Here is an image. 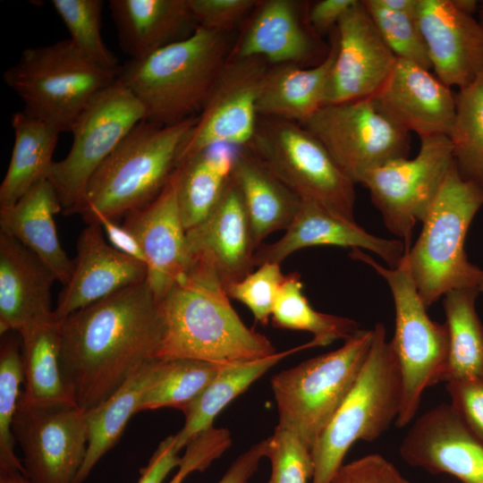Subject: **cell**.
<instances>
[{"label":"cell","instance_id":"f35d334b","mask_svg":"<svg viewBox=\"0 0 483 483\" xmlns=\"http://www.w3.org/2000/svg\"><path fill=\"white\" fill-rule=\"evenodd\" d=\"M0 347V471L24 467L14 453L12 424L23 381L21 341L10 332L2 335ZM26 474V473H25Z\"/></svg>","mask_w":483,"mask_h":483},{"label":"cell","instance_id":"7dc6e473","mask_svg":"<svg viewBox=\"0 0 483 483\" xmlns=\"http://www.w3.org/2000/svg\"><path fill=\"white\" fill-rule=\"evenodd\" d=\"M449 403L461 420L483 440V381L450 380Z\"/></svg>","mask_w":483,"mask_h":483},{"label":"cell","instance_id":"f907efd6","mask_svg":"<svg viewBox=\"0 0 483 483\" xmlns=\"http://www.w3.org/2000/svg\"><path fill=\"white\" fill-rule=\"evenodd\" d=\"M357 0H320L313 4L307 13L310 27L318 33L337 26L341 18Z\"/></svg>","mask_w":483,"mask_h":483},{"label":"cell","instance_id":"c3c4849f","mask_svg":"<svg viewBox=\"0 0 483 483\" xmlns=\"http://www.w3.org/2000/svg\"><path fill=\"white\" fill-rule=\"evenodd\" d=\"M178 453L174 436H167L159 444L148 465L140 470L137 483H162L174 468L179 467L182 457Z\"/></svg>","mask_w":483,"mask_h":483},{"label":"cell","instance_id":"11a10c76","mask_svg":"<svg viewBox=\"0 0 483 483\" xmlns=\"http://www.w3.org/2000/svg\"><path fill=\"white\" fill-rule=\"evenodd\" d=\"M453 5L460 11L473 15L478 12L479 3L476 0H451Z\"/></svg>","mask_w":483,"mask_h":483},{"label":"cell","instance_id":"ab89813d","mask_svg":"<svg viewBox=\"0 0 483 483\" xmlns=\"http://www.w3.org/2000/svg\"><path fill=\"white\" fill-rule=\"evenodd\" d=\"M51 3L70 33L69 40L79 52L104 68H121L101 37L103 1L52 0Z\"/></svg>","mask_w":483,"mask_h":483},{"label":"cell","instance_id":"3957f363","mask_svg":"<svg viewBox=\"0 0 483 483\" xmlns=\"http://www.w3.org/2000/svg\"><path fill=\"white\" fill-rule=\"evenodd\" d=\"M227 34L197 28L186 38L121 66L118 79L147 122L166 126L197 117L227 59Z\"/></svg>","mask_w":483,"mask_h":483},{"label":"cell","instance_id":"6f0895ef","mask_svg":"<svg viewBox=\"0 0 483 483\" xmlns=\"http://www.w3.org/2000/svg\"><path fill=\"white\" fill-rule=\"evenodd\" d=\"M479 293L483 294V269L481 270V276L478 286Z\"/></svg>","mask_w":483,"mask_h":483},{"label":"cell","instance_id":"5bb4252c","mask_svg":"<svg viewBox=\"0 0 483 483\" xmlns=\"http://www.w3.org/2000/svg\"><path fill=\"white\" fill-rule=\"evenodd\" d=\"M12 431L31 483H74L88 448L85 411L72 402L35 401L21 392Z\"/></svg>","mask_w":483,"mask_h":483},{"label":"cell","instance_id":"f1b7e54d","mask_svg":"<svg viewBox=\"0 0 483 483\" xmlns=\"http://www.w3.org/2000/svg\"><path fill=\"white\" fill-rule=\"evenodd\" d=\"M230 176L242 198L258 249L269 234L287 229L301 199L245 148H235Z\"/></svg>","mask_w":483,"mask_h":483},{"label":"cell","instance_id":"74e56055","mask_svg":"<svg viewBox=\"0 0 483 483\" xmlns=\"http://www.w3.org/2000/svg\"><path fill=\"white\" fill-rule=\"evenodd\" d=\"M224 365L192 359L162 360L157 376L142 395L139 411L165 407L182 411L203 392Z\"/></svg>","mask_w":483,"mask_h":483},{"label":"cell","instance_id":"83f0119b","mask_svg":"<svg viewBox=\"0 0 483 483\" xmlns=\"http://www.w3.org/2000/svg\"><path fill=\"white\" fill-rule=\"evenodd\" d=\"M337 47L335 30L329 49L318 64L310 68L296 64L269 66L257 103L258 116L301 124L325 106Z\"/></svg>","mask_w":483,"mask_h":483},{"label":"cell","instance_id":"8fae6325","mask_svg":"<svg viewBox=\"0 0 483 483\" xmlns=\"http://www.w3.org/2000/svg\"><path fill=\"white\" fill-rule=\"evenodd\" d=\"M144 120L142 105L119 79L81 112L70 130L72 144L69 153L53 163L47 175L64 214L80 215L94 173Z\"/></svg>","mask_w":483,"mask_h":483},{"label":"cell","instance_id":"d590c367","mask_svg":"<svg viewBox=\"0 0 483 483\" xmlns=\"http://www.w3.org/2000/svg\"><path fill=\"white\" fill-rule=\"evenodd\" d=\"M302 282L298 273L285 275L272 311L275 327L306 331L313 335L310 348L326 346L338 339L346 340L359 328L351 318L326 314L311 307L302 292Z\"/></svg>","mask_w":483,"mask_h":483},{"label":"cell","instance_id":"9c48e42d","mask_svg":"<svg viewBox=\"0 0 483 483\" xmlns=\"http://www.w3.org/2000/svg\"><path fill=\"white\" fill-rule=\"evenodd\" d=\"M372 340L373 328L359 329L337 350L274 375L278 425L311 449L354 386Z\"/></svg>","mask_w":483,"mask_h":483},{"label":"cell","instance_id":"f546056e","mask_svg":"<svg viewBox=\"0 0 483 483\" xmlns=\"http://www.w3.org/2000/svg\"><path fill=\"white\" fill-rule=\"evenodd\" d=\"M14 143L0 186V208L15 204L28 191L47 179L60 132L51 124L24 111L12 117Z\"/></svg>","mask_w":483,"mask_h":483},{"label":"cell","instance_id":"bcb514c9","mask_svg":"<svg viewBox=\"0 0 483 483\" xmlns=\"http://www.w3.org/2000/svg\"><path fill=\"white\" fill-rule=\"evenodd\" d=\"M331 483H410L396 467L378 453L343 464Z\"/></svg>","mask_w":483,"mask_h":483},{"label":"cell","instance_id":"ffe728a7","mask_svg":"<svg viewBox=\"0 0 483 483\" xmlns=\"http://www.w3.org/2000/svg\"><path fill=\"white\" fill-rule=\"evenodd\" d=\"M68 282L59 293L54 315L70 314L147 279L146 266L112 247L97 223L80 233Z\"/></svg>","mask_w":483,"mask_h":483},{"label":"cell","instance_id":"4316f807","mask_svg":"<svg viewBox=\"0 0 483 483\" xmlns=\"http://www.w3.org/2000/svg\"><path fill=\"white\" fill-rule=\"evenodd\" d=\"M108 6L130 59L181 40L197 28L188 0H111Z\"/></svg>","mask_w":483,"mask_h":483},{"label":"cell","instance_id":"d6986e66","mask_svg":"<svg viewBox=\"0 0 483 483\" xmlns=\"http://www.w3.org/2000/svg\"><path fill=\"white\" fill-rule=\"evenodd\" d=\"M418 22L431 67L448 87L471 84L483 72V27L451 0H419Z\"/></svg>","mask_w":483,"mask_h":483},{"label":"cell","instance_id":"30bf717a","mask_svg":"<svg viewBox=\"0 0 483 483\" xmlns=\"http://www.w3.org/2000/svg\"><path fill=\"white\" fill-rule=\"evenodd\" d=\"M245 148L301 199L355 221L354 183L301 124L258 116L254 136Z\"/></svg>","mask_w":483,"mask_h":483},{"label":"cell","instance_id":"4dcf8cb0","mask_svg":"<svg viewBox=\"0 0 483 483\" xmlns=\"http://www.w3.org/2000/svg\"><path fill=\"white\" fill-rule=\"evenodd\" d=\"M161 360L141 365L105 402L86 412L89 440L84 462L74 480L83 483L99 460L116 444L139 407L143 394L157 376Z\"/></svg>","mask_w":483,"mask_h":483},{"label":"cell","instance_id":"9a60e30c","mask_svg":"<svg viewBox=\"0 0 483 483\" xmlns=\"http://www.w3.org/2000/svg\"><path fill=\"white\" fill-rule=\"evenodd\" d=\"M268 68L259 57L227 56L181 147L176 166L216 146L249 145L256 131L257 103Z\"/></svg>","mask_w":483,"mask_h":483},{"label":"cell","instance_id":"7c38bea8","mask_svg":"<svg viewBox=\"0 0 483 483\" xmlns=\"http://www.w3.org/2000/svg\"><path fill=\"white\" fill-rule=\"evenodd\" d=\"M354 183L370 171L408 157L410 132L387 117L372 97L326 105L301 123Z\"/></svg>","mask_w":483,"mask_h":483},{"label":"cell","instance_id":"1f68e13d","mask_svg":"<svg viewBox=\"0 0 483 483\" xmlns=\"http://www.w3.org/2000/svg\"><path fill=\"white\" fill-rule=\"evenodd\" d=\"M309 348L307 343L266 358L224 365L203 392L182 409L185 422L174 435L177 449L180 451L197 435L212 427L222 410L268 369L289 355Z\"/></svg>","mask_w":483,"mask_h":483},{"label":"cell","instance_id":"52a82bcc","mask_svg":"<svg viewBox=\"0 0 483 483\" xmlns=\"http://www.w3.org/2000/svg\"><path fill=\"white\" fill-rule=\"evenodd\" d=\"M120 69L93 63L65 39L25 49L3 78L22 100L25 113L63 132L70 131L88 105L117 80Z\"/></svg>","mask_w":483,"mask_h":483},{"label":"cell","instance_id":"8d00e7d4","mask_svg":"<svg viewBox=\"0 0 483 483\" xmlns=\"http://www.w3.org/2000/svg\"><path fill=\"white\" fill-rule=\"evenodd\" d=\"M448 138L460 175L483 191V72L455 94V118Z\"/></svg>","mask_w":483,"mask_h":483},{"label":"cell","instance_id":"ee69618b","mask_svg":"<svg viewBox=\"0 0 483 483\" xmlns=\"http://www.w3.org/2000/svg\"><path fill=\"white\" fill-rule=\"evenodd\" d=\"M232 445L230 432L226 428L210 427L191 439L186 447L177 473L168 483H182L194 471H203L212 462L219 458Z\"/></svg>","mask_w":483,"mask_h":483},{"label":"cell","instance_id":"db71d44e","mask_svg":"<svg viewBox=\"0 0 483 483\" xmlns=\"http://www.w3.org/2000/svg\"><path fill=\"white\" fill-rule=\"evenodd\" d=\"M0 483H31L23 471L2 470L0 471Z\"/></svg>","mask_w":483,"mask_h":483},{"label":"cell","instance_id":"44dd1931","mask_svg":"<svg viewBox=\"0 0 483 483\" xmlns=\"http://www.w3.org/2000/svg\"><path fill=\"white\" fill-rule=\"evenodd\" d=\"M371 97L387 117L410 133L424 137L451 132L455 94L420 65L397 59L386 82Z\"/></svg>","mask_w":483,"mask_h":483},{"label":"cell","instance_id":"f6af8a7d","mask_svg":"<svg viewBox=\"0 0 483 483\" xmlns=\"http://www.w3.org/2000/svg\"><path fill=\"white\" fill-rule=\"evenodd\" d=\"M197 26L227 34L252 13L258 0H188Z\"/></svg>","mask_w":483,"mask_h":483},{"label":"cell","instance_id":"f5cc1de1","mask_svg":"<svg viewBox=\"0 0 483 483\" xmlns=\"http://www.w3.org/2000/svg\"><path fill=\"white\" fill-rule=\"evenodd\" d=\"M379 3L392 10L415 11L418 8L419 0H378Z\"/></svg>","mask_w":483,"mask_h":483},{"label":"cell","instance_id":"603a6c76","mask_svg":"<svg viewBox=\"0 0 483 483\" xmlns=\"http://www.w3.org/2000/svg\"><path fill=\"white\" fill-rule=\"evenodd\" d=\"M186 235L191 255L211 261L225 287L255 267L258 247L242 198L231 176L213 210L187 230Z\"/></svg>","mask_w":483,"mask_h":483},{"label":"cell","instance_id":"7a4b0ae2","mask_svg":"<svg viewBox=\"0 0 483 483\" xmlns=\"http://www.w3.org/2000/svg\"><path fill=\"white\" fill-rule=\"evenodd\" d=\"M186 274L157 301L162 335L156 359L240 363L276 353L232 307L215 266L198 255Z\"/></svg>","mask_w":483,"mask_h":483},{"label":"cell","instance_id":"7bdbcfd3","mask_svg":"<svg viewBox=\"0 0 483 483\" xmlns=\"http://www.w3.org/2000/svg\"><path fill=\"white\" fill-rule=\"evenodd\" d=\"M280 264L264 263L242 279L225 287L230 299L244 304L256 321L267 325L284 281Z\"/></svg>","mask_w":483,"mask_h":483},{"label":"cell","instance_id":"9f6ffc18","mask_svg":"<svg viewBox=\"0 0 483 483\" xmlns=\"http://www.w3.org/2000/svg\"><path fill=\"white\" fill-rule=\"evenodd\" d=\"M478 21L483 27V1L479 3V10H478Z\"/></svg>","mask_w":483,"mask_h":483},{"label":"cell","instance_id":"ba28073f","mask_svg":"<svg viewBox=\"0 0 483 483\" xmlns=\"http://www.w3.org/2000/svg\"><path fill=\"white\" fill-rule=\"evenodd\" d=\"M350 256L380 275L393 296L395 330L390 343L402 377V396L395 425L403 428L416 415L424 391L444 381L449 352L447 326L428 317L405 254L396 267L382 266L360 249L351 250Z\"/></svg>","mask_w":483,"mask_h":483},{"label":"cell","instance_id":"d6a6232c","mask_svg":"<svg viewBox=\"0 0 483 483\" xmlns=\"http://www.w3.org/2000/svg\"><path fill=\"white\" fill-rule=\"evenodd\" d=\"M234 150L216 146L175 167L177 202L186 231L204 220L218 202L230 177Z\"/></svg>","mask_w":483,"mask_h":483},{"label":"cell","instance_id":"8992f818","mask_svg":"<svg viewBox=\"0 0 483 483\" xmlns=\"http://www.w3.org/2000/svg\"><path fill=\"white\" fill-rule=\"evenodd\" d=\"M401 396L398 362L385 326L377 323L354 386L310 449L314 465L311 483H331L356 441H374L386 432L395 422Z\"/></svg>","mask_w":483,"mask_h":483},{"label":"cell","instance_id":"6da1fadb","mask_svg":"<svg viewBox=\"0 0 483 483\" xmlns=\"http://www.w3.org/2000/svg\"><path fill=\"white\" fill-rule=\"evenodd\" d=\"M162 335L158 302L147 280L70 314L60 322V369L87 412L108 399L144 363Z\"/></svg>","mask_w":483,"mask_h":483},{"label":"cell","instance_id":"4fadbf2b","mask_svg":"<svg viewBox=\"0 0 483 483\" xmlns=\"http://www.w3.org/2000/svg\"><path fill=\"white\" fill-rule=\"evenodd\" d=\"M419 139L415 157L388 162L370 171L361 182L386 228L402 239L406 251L411 248L414 226L425 220L453 163L448 136Z\"/></svg>","mask_w":483,"mask_h":483},{"label":"cell","instance_id":"d4e9b609","mask_svg":"<svg viewBox=\"0 0 483 483\" xmlns=\"http://www.w3.org/2000/svg\"><path fill=\"white\" fill-rule=\"evenodd\" d=\"M251 14L228 57H259L271 65H300L313 55L315 43L301 21L296 2L259 1Z\"/></svg>","mask_w":483,"mask_h":483},{"label":"cell","instance_id":"ac0fdd59","mask_svg":"<svg viewBox=\"0 0 483 483\" xmlns=\"http://www.w3.org/2000/svg\"><path fill=\"white\" fill-rule=\"evenodd\" d=\"M123 225L141 247L146 280L158 301L186 274L192 261L174 172L161 192L144 207L127 214Z\"/></svg>","mask_w":483,"mask_h":483},{"label":"cell","instance_id":"7402d4cb","mask_svg":"<svg viewBox=\"0 0 483 483\" xmlns=\"http://www.w3.org/2000/svg\"><path fill=\"white\" fill-rule=\"evenodd\" d=\"M284 231L278 241L263 244L257 250L254 266L281 264L299 250L319 245L367 250L377 255L389 267H398L406 252L402 241L373 235L355 221L309 199H301L292 222Z\"/></svg>","mask_w":483,"mask_h":483},{"label":"cell","instance_id":"816d5d0a","mask_svg":"<svg viewBox=\"0 0 483 483\" xmlns=\"http://www.w3.org/2000/svg\"><path fill=\"white\" fill-rule=\"evenodd\" d=\"M266 453L267 439L253 445L239 455L217 483H248Z\"/></svg>","mask_w":483,"mask_h":483},{"label":"cell","instance_id":"e575fe53","mask_svg":"<svg viewBox=\"0 0 483 483\" xmlns=\"http://www.w3.org/2000/svg\"><path fill=\"white\" fill-rule=\"evenodd\" d=\"M478 288L456 289L444 295L449 352L444 381H483V325L476 311Z\"/></svg>","mask_w":483,"mask_h":483},{"label":"cell","instance_id":"cb8c5ba5","mask_svg":"<svg viewBox=\"0 0 483 483\" xmlns=\"http://www.w3.org/2000/svg\"><path fill=\"white\" fill-rule=\"evenodd\" d=\"M57 281L32 251L0 232V334L18 333L54 314L51 288Z\"/></svg>","mask_w":483,"mask_h":483},{"label":"cell","instance_id":"681fc988","mask_svg":"<svg viewBox=\"0 0 483 483\" xmlns=\"http://www.w3.org/2000/svg\"><path fill=\"white\" fill-rule=\"evenodd\" d=\"M89 223H97L100 225L106 239L112 247L145 265V257L138 240L127 228L119 225L115 219L96 215L87 224Z\"/></svg>","mask_w":483,"mask_h":483},{"label":"cell","instance_id":"5b68a950","mask_svg":"<svg viewBox=\"0 0 483 483\" xmlns=\"http://www.w3.org/2000/svg\"><path fill=\"white\" fill-rule=\"evenodd\" d=\"M483 206V191L463 179L453 163L405 256L419 293L428 308L450 291L478 288L481 270L469 261L464 244Z\"/></svg>","mask_w":483,"mask_h":483},{"label":"cell","instance_id":"277c9868","mask_svg":"<svg viewBox=\"0 0 483 483\" xmlns=\"http://www.w3.org/2000/svg\"><path fill=\"white\" fill-rule=\"evenodd\" d=\"M195 122L196 117L166 126L137 124L90 178L80 213L84 220L96 215L115 219L152 201L174 171Z\"/></svg>","mask_w":483,"mask_h":483},{"label":"cell","instance_id":"836d02e7","mask_svg":"<svg viewBox=\"0 0 483 483\" xmlns=\"http://www.w3.org/2000/svg\"><path fill=\"white\" fill-rule=\"evenodd\" d=\"M21 341L24 394L35 401L72 402L60 369V322L55 315L18 332Z\"/></svg>","mask_w":483,"mask_h":483},{"label":"cell","instance_id":"2e32d148","mask_svg":"<svg viewBox=\"0 0 483 483\" xmlns=\"http://www.w3.org/2000/svg\"><path fill=\"white\" fill-rule=\"evenodd\" d=\"M335 30L338 47L325 106L373 97L398 58L381 38L362 0L345 13Z\"/></svg>","mask_w":483,"mask_h":483},{"label":"cell","instance_id":"e0dca14e","mask_svg":"<svg viewBox=\"0 0 483 483\" xmlns=\"http://www.w3.org/2000/svg\"><path fill=\"white\" fill-rule=\"evenodd\" d=\"M404 462L431 473H447L461 483H483V440L449 403L419 416L400 446Z\"/></svg>","mask_w":483,"mask_h":483},{"label":"cell","instance_id":"60d3db41","mask_svg":"<svg viewBox=\"0 0 483 483\" xmlns=\"http://www.w3.org/2000/svg\"><path fill=\"white\" fill-rule=\"evenodd\" d=\"M381 38L398 58L428 70L431 64L415 11H397L382 5L378 0H362Z\"/></svg>","mask_w":483,"mask_h":483},{"label":"cell","instance_id":"484cf974","mask_svg":"<svg viewBox=\"0 0 483 483\" xmlns=\"http://www.w3.org/2000/svg\"><path fill=\"white\" fill-rule=\"evenodd\" d=\"M59 212L62 207L56 191L45 179L13 206L0 208V232L32 251L64 285L71 276L73 262L57 236L55 216Z\"/></svg>","mask_w":483,"mask_h":483},{"label":"cell","instance_id":"b9f144b4","mask_svg":"<svg viewBox=\"0 0 483 483\" xmlns=\"http://www.w3.org/2000/svg\"><path fill=\"white\" fill-rule=\"evenodd\" d=\"M271 462L267 483H309L314 465L310 449L292 431L277 425L267 438V453Z\"/></svg>","mask_w":483,"mask_h":483}]
</instances>
